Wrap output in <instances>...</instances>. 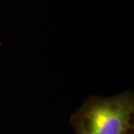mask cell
Segmentation results:
<instances>
[{"mask_svg":"<svg viewBox=\"0 0 134 134\" xmlns=\"http://www.w3.org/2000/svg\"><path fill=\"white\" fill-rule=\"evenodd\" d=\"M134 96L125 91L104 98L90 96L71 116L76 134H133Z\"/></svg>","mask_w":134,"mask_h":134,"instance_id":"1","label":"cell"}]
</instances>
